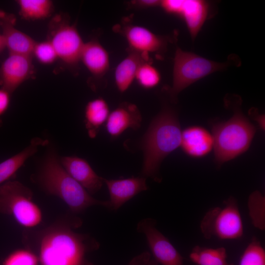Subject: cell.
Returning <instances> with one entry per match:
<instances>
[{
    "label": "cell",
    "mask_w": 265,
    "mask_h": 265,
    "mask_svg": "<svg viewBox=\"0 0 265 265\" xmlns=\"http://www.w3.org/2000/svg\"><path fill=\"white\" fill-rule=\"evenodd\" d=\"M81 224L74 217L67 222L55 224L45 229L39 240L41 265H94L87 254L98 250L99 242L87 234L74 229Z\"/></svg>",
    "instance_id": "cell-1"
},
{
    "label": "cell",
    "mask_w": 265,
    "mask_h": 265,
    "mask_svg": "<svg viewBox=\"0 0 265 265\" xmlns=\"http://www.w3.org/2000/svg\"><path fill=\"white\" fill-rule=\"evenodd\" d=\"M182 131L176 112L165 107L152 121L140 141L143 153L142 176L160 182L163 159L180 146Z\"/></svg>",
    "instance_id": "cell-2"
},
{
    "label": "cell",
    "mask_w": 265,
    "mask_h": 265,
    "mask_svg": "<svg viewBox=\"0 0 265 265\" xmlns=\"http://www.w3.org/2000/svg\"><path fill=\"white\" fill-rule=\"evenodd\" d=\"M37 179L46 192L59 197L74 212H81L93 206L108 207V201L93 198L66 172L53 150L47 154Z\"/></svg>",
    "instance_id": "cell-3"
},
{
    "label": "cell",
    "mask_w": 265,
    "mask_h": 265,
    "mask_svg": "<svg viewBox=\"0 0 265 265\" xmlns=\"http://www.w3.org/2000/svg\"><path fill=\"white\" fill-rule=\"evenodd\" d=\"M212 131L215 158L222 164L248 149L256 128L241 112L237 111L228 121L215 124Z\"/></svg>",
    "instance_id": "cell-4"
},
{
    "label": "cell",
    "mask_w": 265,
    "mask_h": 265,
    "mask_svg": "<svg viewBox=\"0 0 265 265\" xmlns=\"http://www.w3.org/2000/svg\"><path fill=\"white\" fill-rule=\"evenodd\" d=\"M32 197V191L20 182L7 181L0 186V212L23 227H36L42 222V213Z\"/></svg>",
    "instance_id": "cell-5"
},
{
    "label": "cell",
    "mask_w": 265,
    "mask_h": 265,
    "mask_svg": "<svg viewBox=\"0 0 265 265\" xmlns=\"http://www.w3.org/2000/svg\"><path fill=\"white\" fill-rule=\"evenodd\" d=\"M228 66V62H215L177 47L174 58L172 86L169 90L170 97L176 100L179 93L193 83Z\"/></svg>",
    "instance_id": "cell-6"
},
{
    "label": "cell",
    "mask_w": 265,
    "mask_h": 265,
    "mask_svg": "<svg viewBox=\"0 0 265 265\" xmlns=\"http://www.w3.org/2000/svg\"><path fill=\"white\" fill-rule=\"evenodd\" d=\"M47 40L64 64L70 68H77L84 42L69 18L63 14L53 17L49 25Z\"/></svg>",
    "instance_id": "cell-7"
},
{
    "label": "cell",
    "mask_w": 265,
    "mask_h": 265,
    "mask_svg": "<svg viewBox=\"0 0 265 265\" xmlns=\"http://www.w3.org/2000/svg\"><path fill=\"white\" fill-rule=\"evenodd\" d=\"M224 203L223 207L209 210L201 222V232L207 239L216 237L234 239L243 235V223L237 200L231 196Z\"/></svg>",
    "instance_id": "cell-8"
},
{
    "label": "cell",
    "mask_w": 265,
    "mask_h": 265,
    "mask_svg": "<svg viewBox=\"0 0 265 265\" xmlns=\"http://www.w3.org/2000/svg\"><path fill=\"white\" fill-rule=\"evenodd\" d=\"M113 30L126 39L129 51L149 56L150 53H158L166 49L167 40L146 27L125 21L114 26Z\"/></svg>",
    "instance_id": "cell-9"
},
{
    "label": "cell",
    "mask_w": 265,
    "mask_h": 265,
    "mask_svg": "<svg viewBox=\"0 0 265 265\" xmlns=\"http://www.w3.org/2000/svg\"><path fill=\"white\" fill-rule=\"evenodd\" d=\"M156 225V220L147 218L136 226L137 231L145 235L153 258L162 265H184L183 257Z\"/></svg>",
    "instance_id": "cell-10"
},
{
    "label": "cell",
    "mask_w": 265,
    "mask_h": 265,
    "mask_svg": "<svg viewBox=\"0 0 265 265\" xmlns=\"http://www.w3.org/2000/svg\"><path fill=\"white\" fill-rule=\"evenodd\" d=\"M33 73L32 56L9 53L0 68V85L11 94Z\"/></svg>",
    "instance_id": "cell-11"
},
{
    "label": "cell",
    "mask_w": 265,
    "mask_h": 265,
    "mask_svg": "<svg viewBox=\"0 0 265 265\" xmlns=\"http://www.w3.org/2000/svg\"><path fill=\"white\" fill-rule=\"evenodd\" d=\"M110 199L107 208L116 211L140 192L148 189L146 178L141 176L118 180L103 178Z\"/></svg>",
    "instance_id": "cell-12"
},
{
    "label": "cell",
    "mask_w": 265,
    "mask_h": 265,
    "mask_svg": "<svg viewBox=\"0 0 265 265\" xmlns=\"http://www.w3.org/2000/svg\"><path fill=\"white\" fill-rule=\"evenodd\" d=\"M142 116L137 106L125 102L110 112L106 123L107 133L116 138L128 129L138 130L141 126Z\"/></svg>",
    "instance_id": "cell-13"
},
{
    "label": "cell",
    "mask_w": 265,
    "mask_h": 265,
    "mask_svg": "<svg viewBox=\"0 0 265 265\" xmlns=\"http://www.w3.org/2000/svg\"><path fill=\"white\" fill-rule=\"evenodd\" d=\"M60 161L66 172L90 194L101 188L103 178L97 174L85 159L76 156H64Z\"/></svg>",
    "instance_id": "cell-14"
},
{
    "label": "cell",
    "mask_w": 265,
    "mask_h": 265,
    "mask_svg": "<svg viewBox=\"0 0 265 265\" xmlns=\"http://www.w3.org/2000/svg\"><path fill=\"white\" fill-rule=\"evenodd\" d=\"M0 19L5 47L9 53L32 57L35 42L26 34L15 26L16 18L12 14L3 13Z\"/></svg>",
    "instance_id": "cell-15"
},
{
    "label": "cell",
    "mask_w": 265,
    "mask_h": 265,
    "mask_svg": "<svg viewBox=\"0 0 265 265\" xmlns=\"http://www.w3.org/2000/svg\"><path fill=\"white\" fill-rule=\"evenodd\" d=\"M80 62L97 80L103 78L109 69L108 53L96 38L84 43L80 54Z\"/></svg>",
    "instance_id": "cell-16"
},
{
    "label": "cell",
    "mask_w": 265,
    "mask_h": 265,
    "mask_svg": "<svg viewBox=\"0 0 265 265\" xmlns=\"http://www.w3.org/2000/svg\"><path fill=\"white\" fill-rule=\"evenodd\" d=\"M180 146L188 156L200 158L211 151L213 139L212 134L204 128L190 127L182 132Z\"/></svg>",
    "instance_id": "cell-17"
},
{
    "label": "cell",
    "mask_w": 265,
    "mask_h": 265,
    "mask_svg": "<svg viewBox=\"0 0 265 265\" xmlns=\"http://www.w3.org/2000/svg\"><path fill=\"white\" fill-rule=\"evenodd\" d=\"M209 10V3L205 0H179L175 14L184 19L191 38L194 39L207 18Z\"/></svg>",
    "instance_id": "cell-18"
},
{
    "label": "cell",
    "mask_w": 265,
    "mask_h": 265,
    "mask_svg": "<svg viewBox=\"0 0 265 265\" xmlns=\"http://www.w3.org/2000/svg\"><path fill=\"white\" fill-rule=\"evenodd\" d=\"M150 60L149 56L129 51L128 55L116 66L114 71V81L120 93L126 92L135 79L140 65Z\"/></svg>",
    "instance_id": "cell-19"
},
{
    "label": "cell",
    "mask_w": 265,
    "mask_h": 265,
    "mask_svg": "<svg viewBox=\"0 0 265 265\" xmlns=\"http://www.w3.org/2000/svg\"><path fill=\"white\" fill-rule=\"evenodd\" d=\"M49 141L40 137H34L30 144L20 152L0 163V185L10 178L29 158Z\"/></svg>",
    "instance_id": "cell-20"
},
{
    "label": "cell",
    "mask_w": 265,
    "mask_h": 265,
    "mask_svg": "<svg viewBox=\"0 0 265 265\" xmlns=\"http://www.w3.org/2000/svg\"><path fill=\"white\" fill-rule=\"evenodd\" d=\"M109 113L108 104L103 98H97L88 102L84 109V122L90 137L94 138L97 135Z\"/></svg>",
    "instance_id": "cell-21"
},
{
    "label": "cell",
    "mask_w": 265,
    "mask_h": 265,
    "mask_svg": "<svg viewBox=\"0 0 265 265\" xmlns=\"http://www.w3.org/2000/svg\"><path fill=\"white\" fill-rule=\"evenodd\" d=\"M17 3L21 16L27 20H39L49 18L53 11L50 0H18Z\"/></svg>",
    "instance_id": "cell-22"
},
{
    "label": "cell",
    "mask_w": 265,
    "mask_h": 265,
    "mask_svg": "<svg viewBox=\"0 0 265 265\" xmlns=\"http://www.w3.org/2000/svg\"><path fill=\"white\" fill-rule=\"evenodd\" d=\"M225 248H211L195 246L189 254L191 261L197 265H234L227 261Z\"/></svg>",
    "instance_id": "cell-23"
},
{
    "label": "cell",
    "mask_w": 265,
    "mask_h": 265,
    "mask_svg": "<svg viewBox=\"0 0 265 265\" xmlns=\"http://www.w3.org/2000/svg\"><path fill=\"white\" fill-rule=\"evenodd\" d=\"M143 88L152 89L160 81L161 76L150 60L143 62L139 66L135 79Z\"/></svg>",
    "instance_id": "cell-24"
},
{
    "label": "cell",
    "mask_w": 265,
    "mask_h": 265,
    "mask_svg": "<svg viewBox=\"0 0 265 265\" xmlns=\"http://www.w3.org/2000/svg\"><path fill=\"white\" fill-rule=\"evenodd\" d=\"M249 215L255 227L264 230L265 227V199L259 191H255L250 195L248 202Z\"/></svg>",
    "instance_id": "cell-25"
},
{
    "label": "cell",
    "mask_w": 265,
    "mask_h": 265,
    "mask_svg": "<svg viewBox=\"0 0 265 265\" xmlns=\"http://www.w3.org/2000/svg\"><path fill=\"white\" fill-rule=\"evenodd\" d=\"M239 265H265V251L260 241L254 238L242 253Z\"/></svg>",
    "instance_id": "cell-26"
},
{
    "label": "cell",
    "mask_w": 265,
    "mask_h": 265,
    "mask_svg": "<svg viewBox=\"0 0 265 265\" xmlns=\"http://www.w3.org/2000/svg\"><path fill=\"white\" fill-rule=\"evenodd\" d=\"M39 258L27 249H18L11 253L2 265H38Z\"/></svg>",
    "instance_id": "cell-27"
},
{
    "label": "cell",
    "mask_w": 265,
    "mask_h": 265,
    "mask_svg": "<svg viewBox=\"0 0 265 265\" xmlns=\"http://www.w3.org/2000/svg\"><path fill=\"white\" fill-rule=\"evenodd\" d=\"M33 56L39 62L46 65L53 63L58 58L54 48L48 40L36 42L32 53Z\"/></svg>",
    "instance_id": "cell-28"
},
{
    "label": "cell",
    "mask_w": 265,
    "mask_h": 265,
    "mask_svg": "<svg viewBox=\"0 0 265 265\" xmlns=\"http://www.w3.org/2000/svg\"><path fill=\"white\" fill-rule=\"evenodd\" d=\"M159 263L148 251L144 252L131 260L129 265H158Z\"/></svg>",
    "instance_id": "cell-29"
},
{
    "label": "cell",
    "mask_w": 265,
    "mask_h": 265,
    "mask_svg": "<svg viewBox=\"0 0 265 265\" xmlns=\"http://www.w3.org/2000/svg\"><path fill=\"white\" fill-rule=\"evenodd\" d=\"M159 0H135L128 2V6L136 9H143L160 6Z\"/></svg>",
    "instance_id": "cell-30"
},
{
    "label": "cell",
    "mask_w": 265,
    "mask_h": 265,
    "mask_svg": "<svg viewBox=\"0 0 265 265\" xmlns=\"http://www.w3.org/2000/svg\"><path fill=\"white\" fill-rule=\"evenodd\" d=\"M10 95L11 93L7 91L0 89V127L2 124V117L9 106Z\"/></svg>",
    "instance_id": "cell-31"
},
{
    "label": "cell",
    "mask_w": 265,
    "mask_h": 265,
    "mask_svg": "<svg viewBox=\"0 0 265 265\" xmlns=\"http://www.w3.org/2000/svg\"><path fill=\"white\" fill-rule=\"evenodd\" d=\"M6 48L4 39L2 34H0V53Z\"/></svg>",
    "instance_id": "cell-32"
},
{
    "label": "cell",
    "mask_w": 265,
    "mask_h": 265,
    "mask_svg": "<svg viewBox=\"0 0 265 265\" xmlns=\"http://www.w3.org/2000/svg\"><path fill=\"white\" fill-rule=\"evenodd\" d=\"M1 13H2V11H0V15L1 14Z\"/></svg>",
    "instance_id": "cell-33"
}]
</instances>
